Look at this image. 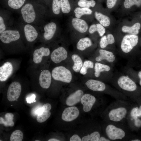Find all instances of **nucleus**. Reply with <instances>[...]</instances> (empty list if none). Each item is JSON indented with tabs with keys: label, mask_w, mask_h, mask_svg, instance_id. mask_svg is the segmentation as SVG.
I'll return each instance as SVG.
<instances>
[{
	"label": "nucleus",
	"mask_w": 141,
	"mask_h": 141,
	"mask_svg": "<svg viewBox=\"0 0 141 141\" xmlns=\"http://www.w3.org/2000/svg\"><path fill=\"white\" fill-rule=\"evenodd\" d=\"M0 46L8 54H20L27 49L19 29L12 26L0 34Z\"/></svg>",
	"instance_id": "1"
},
{
	"label": "nucleus",
	"mask_w": 141,
	"mask_h": 141,
	"mask_svg": "<svg viewBox=\"0 0 141 141\" xmlns=\"http://www.w3.org/2000/svg\"><path fill=\"white\" fill-rule=\"evenodd\" d=\"M132 105L128 99H116L104 111L103 115L105 120L124 124Z\"/></svg>",
	"instance_id": "2"
},
{
	"label": "nucleus",
	"mask_w": 141,
	"mask_h": 141,
	"mask_svg": "<svg viewBox=\"0 0 141 141\" xmlns=\"http://www.w3.org/2000/svg\"><path fill=\"white\" fill-rule=\"evenodd\" d=\"M19 12L21 21L38 26L45 23L48 14L43 6L30 2L25 4Z\"/></svg>",
	"instance_id": "3"
},
{
	"label": "nucleus",
	"mask_w": 141,
	"mask_h": 141,
	"mask_svg": "<svg viewBox=\"0 0 141 141\" xmlns=\"http://www.w3.org/2000/svg\"><path fill=\"white\" fill-rule=\"evenodd\" d=\"M105 136L111 141H129L132 137L129 128L124 124L105 120Z\"/></svg>",
	"instance_id": "4"
},
{
	"label": "nucleus",
	"mask_w": 141,
	"mask_h": 141,
	"mask_svg": "<svg viewBox=\"0 0 141 141\" xmlns=\"http://www.w3.org/2000/svg\"><path fill=\"white\" fill-rule=\"evenodd\" d=\"M20 31L27 50H32L35 43L38 41L40 33L38 26L21 21L16 24Z\"/></svg>",
	"instance_id": "5"
},
{
	"label": "nucleus",
	"mask_w": 141,
	"mask_h": 141,
	"mask_svg": "<svg viewBox=\"0 0 141 141\" xmlns=\"http://www.w3.org/2000/svg\"><path fill=\"white\" fill-rule=\"evenodd\" d=\"M38 26L40 33L38 42L41 43L45 44L52 40L58 32L57 24L54 21L45 22Z\"/></svg>",
	"instance_id": "6"
},
{
	"label": "nucleus",
	"mask_w": 141,
	"mask_h": 141,
	"mask_svg": "<svg viewBox=\"0 0 141 141\" xmlns=\"http://www.w3.org/2000/svg\"><path fill=\"white\" fill-rule=\"evenodd\" d=\"M30 77L38 79L40 86L44 89H48L50 87L51 81V74L47 69L42 68V66L36 67L32 66Z\"/></svg>",
	"instance_id": "7"
},
{
	"label": "nucleus",
	"mask_w": 141,
	"mask_h": 141,
	"mask_svg": "<svg viewBox=\"0 0 141 141\" xmlns=\"http://www.w3.org/2000/svg\"><path fill=\"white\" fill-rule=\"evenodd\" d=\"M116 86L126 97L134 99L132 93L137 90V86L128 76L123 75L119 77L116 81Z\"/></svg>",
	"instance_id": "8"
},
{
	"label": "nucleus",
	"mask_w": 141,
	"mask_h": 141,
	"mask_svg": "<svg viewBox=\"0 0 141 141\" xmlns=\"http://www.w3.org/2000/svg\"><path fill=\"white\" fill-rule=\"evenodd\" d=\"M31 52L32 66L36 67L42 66L45 58L50 54V48L44 43L33 48Z\"/></svg>",
	"instance_id": "9"
},
{
	"label": "nucleus",
	"mask_w": 141,
	"mask_h": 141,
	"mask_svg": "<svg viewBox=\"0 0 141 141\" xmlns=\"http://www.w3.org/2000/svg\"><path fill=\"white\" fill-rule=\"evenodd\" d=\"M20 62L17 60H9L4 62L0 67V81H7L18 69Z\"/></svg>",
	"instance_id": "10"
},
{
	"label": "nucleus",
	"mask_w": 141,
	"mask_h": 141,
	"mask_svg": "<svg viewBox=\"0 0 141 141\" xmlns=\"http://www.w3.org/2000/svg\"><path fill=\"white\" fill-rule=\"evenodd\" d=\"M52 77L55 80L69 83L72 79L70 71L63 66H58L54 68L51 73Z\"/></svg>",
	"instance_id": "11"
},
{
	"label": "nucleus",
	"mask_w": 141,
	"mask_h": 141,
	"mask_svg": "<svg viewBox=\"0 0 141 141\" xmlns=\"http://www.w3.org/2000/svg\"><path fill=\"white\" fill-rule=\"evenodd\" d=\"M14 18L11 11L1 9L0 11V34L7 29L13 26Z\"/></svg>",
	"instance_id": "12"
},
{
	"label": "nucleus",
	"mask_w": 141,
	"mask_h": 141,
	"mask_svg": "<svg viewBox=\"0 0 141 141\" xmlns=\"http://www.w3.org/2000/svg\"><path fill=\"white\" fill-rule=\"evenodd\" d=\"M138 38L137 35L128 34L123 38L121 44L122 51L127 53L129 52L138 44Z\"/></svg>",
	"instance_id": "13"
},
{
	"label": "nucleus",
	"mask_w": 141,
	"mask_h": 141,
	"mask_svg": "<svg viewBox=\"0 0 141 141\" xmlns=\"http://www.w3.org/2000/svg\"><path fill=\"white\" fill-rule=\"evenodd\" d=\"M22 90V86L18 81L13 82L9 86L7 91V97L10 101H15L19 97Z\"/></svg>",
	"instance_id": "14"
},
{
	"label": "nucleus",
	"mask_w": 141,
	"mask_h": 141,
	"mask_svg": "<svg viewBox=\"0 0 141 141\" xmlns=\"http://www.w3.org/2000/svg\"><path fill=\"white\" fill-rule=\"evenodd\" d=\"M67 56V52L64 48L59 46L54 49L50 54L51 60L56 64L58 63L65 60Z\"/></svg>",
	"instance_id": "15"
},
{
	"label": "nucleus",
	"mask_w": 141,
	"mask_h": 141,
	"mask_svg": "<svg viewBox=\"0 0 141 141\" xmlns=\"http://www.w3.org/2000/svg\"><path fill=\"white\" fill-rule=\"evenodd\" d=\"M97 100L94 96L89 94H86L82 96L81 102L83 105V110L85 112L90 111L95 104Z\"/></svg>",
	"instance_id": "16"
},
{
	"label": "nucleus",
	"mask_w": 141,
	"mask_h": 141,
	"mask_svg": "<svg viewBox=\"0 0 141 141\" xmlns=\"http://www.w3.org/2000/svg\"><path fill=\"white\" fill-rule=\"evenodd\" d=\"M79 111L75 107H71L66 108L62 115V119L64 121L70 122L76 119L79 116Z\"/></svg>",
	"instance_id": "17"
},
{
	"label": "nucleus",
	"mask_w": 141,
	"mask_h": 141,
	"mask_svg": "<svg viewBox=\"0 0 141 141\" xmlns=\"http://www.w3.org/2000/svg\"><path fill=\"white\" fill-rule=\"evenodd\" d=\"M71 23L74 29L80 33H85L89 29L87 22L80 18L76 17L73 18L71 20Z\"/></svg>",
	"instance_id": "18"
},
{
	"label": "nucleus",
	"mask_w": 141,
	"mask_h": 141,
	"mask_svg": "<svg viewBox=\"0 0 141 141\" xmlns=\"http://www.w3.org/2000/svg\"><path fill=\"white\" fill-rule=\"evenodd\" d=\"M83 91L79 90L70 95L66 101V104L68 106H72L79 102L84 95Z\"/></svg>",
	"instance_id": "19"
},
{
	"label": "nucleus",
	"mask_w": 141,
	"mask_h": 141,
	"mask_svg": "<svg viewBox=\"0 0 141 141\" xmlns=\"http://www.w3.org/2000/svg\"><path fill=\"white\" fill-rule=\"evenodd\" d=\"M99 55L95 58L96 61L97 62H99L103 60H106L109 62H112L115 60L114 55L111 51L101 49L99 50Z\"/></svg>",
	"instance_id": "20"
},
{
	"label": "nucleus",
	"mask_w": 141,
	"mask_h": 141,
	"mask_svg": "<svg viewBox=\"0 0 141 141\" xmlns=\"http://www.w3.org/2000/svg\"><path fill=\"white\" fill-rule=\"evenodd\" d=\"M26 0H8L7 2L9 10L18 11L19 12L24 5Z\"/></svg>",
	"instance_id": "21"
},
{
	"label": "nucleus",
	"mask_w": 141,
	"mask_h": 141,
	"mask_svg": "<svg viewBox=\"0 0 141 141\" xmlns=\"http://www.w3.org/2000/svg\"><path fill=\"white\" fill-rule=\"evenodd\" d=\"M92 45V41L90 38L85 37L80 39L77 44V48L81 51H83L91 46Z\"/></svg>",
	"instance_id": "22"
},
{
	"label": "nucleus",
	"mask_w": 141,
	"mask_h": 141,
	"mask_svg": "<svg viewBox=\"0 0 141 141\" xmlns=\"http://www.w3.org/2000/svg\"><path fill=\"white\" fill-rule=\"evenodd\" d=\"M94 15L96 19L104 27H107L110 25V19L107 15L97 11L95 12Z\"/></svg>",
	"instance_id": "23"
},
{
	"label": "nucleus",
	"mask_w": 141,
	"mask_h": 141,
	"mask_svg": "<svg viewBox=\"0 0 141 141\" xmlns=\"http://www.w3.org/2000/svg\"><path fill=\"white\" fill-rule=\"evenodd\" d=\"M141 27L140 24L139 22L134 24L131 27L124 26L122 28V31L123 32L131 34L137 35L139 33V30Z\"/></svg>",
	"instance_id": "24"
},
{
	"label": "nucleus",
	"mask_w": 141,
	"mask_h": 141,
	"mask_svg": "<svg viewBox=\"0 0 141 141\" xmlns=\"http://www.w3.org/2000/svg\"><path fill=\"white\" fill-rule=\"evenodd\" d=\"M115 41L113 35L111 34H109L107 36L105 35L102 37L99 42V45L101 48L103 49L109 44L114 43Z\"/></svg>",
	"instance_id": "25"
},
{
	"label": "nucleus",
	"mask_w": 141,
	"mask_h": 141,
	"mask_svg": "<svg viewBox=\"0 0 141 141\" xmlns=\"http://www.w3.org/2000/svg\"><path fill=\"white\" fill-rule=\"evenodd\" d=\"M88 31L89 33L91 34L97 31L99 36L102 37L105 32V29L104 27L100 23L91 25L89 28Z\"/></svg>",
	"instance_id": "26"
},
{
	"label": "nucleus",
	"mask_w": 141,
	"mask_h": 141,
	"mask_svg": "<svg viewBox=\"0 0 141 141\" xmlns=\"http://www.w3.org/2000/svg\"><path fill=\"white\" fill-rule=\"evenodd\" d=\"M110 69V67L108 65L97 62L95 64V75L96 77H99L101 72L103 71L108 72Z\"/></svg>",
	"instance_id": "27"
},
{
	"label": "nucleus",
	"mask_w": 141,
	"mask_h": 141,
	"mask_svg": "<svg viewBox=\"0 0 141 141\" xmlns=\"http://www.w3.org/2000/svg\"><path fill=\"white\" fill-rule=\"evenodd\" d=\"M61 11V0H52L51 14L53 16H56L60 14Z\"/></svg>",
	"instance_id": "28"
},
{
	"label": "nucleus",
	"mask_w": 141,
	"mask_h": 141,
	"mask_svg": "<svg viewBox=\"0 0 141 141\" xmlns=\"http://www.w3.org/2000/svg\"><path fill=\"white\" fill-rule=\"evenodd\" d=\"M75 17L80 18L83 15H90L92 13V10L90 8L78 7L76 8L74 10Z\"/></svg>",
	"instance_id": "29"
},
{
	"label": "nucleus",
	"mask_w": 141,
	"mask_h": 141,
	"mask_svg": "<svg viewBox=\"0 0 141 141\" xmlns=\"http://www.w3.org/2000/svg\"><path fill=\"white\" fill-rule=\"evenodd\" d=\"M74 64L72 67L73 70L76 72H79L83 65V62L81 58L77 55L74 54L72 56Z\"/></svg>",
	"instance_id": "30"
},
{
	"label": "nucleus",
	"mask_w": 141,
	"mask_h": 141,
	"mask_svg": "<svg viewBox=\"0 0 141 141\" xmlns=\"http://www.w3.org/2000/svg\"><path fill=\"white\" fill-rule=\"evenodd\" d=\"M14 117V115L11 113H6L5 115V119L2 117H0V124H3L5 126H13L14 125L13 121Z\"/></svg>",
	"instance_id": "31"
},
{
	"label": "nucleus",
	"mask_w": 141,
	"mask_h": 141,
	"mask_svg": "<svg viewBox=\"0 0 141 141\" xmlns=\"http://www.w3.org/2000/svg\"><path fill=\"white\" fill-rule=\"evenodd\" d=\"M101 136L99 132L97 131L88 134L87 135L83 137L82 138L83 141H99Z\"/></svg>",
	"instance_id": "32"
},
{
	"label": "nucleus",
	"mask_w": 141,
	"mask_h": 141,
	"mask_svg": "<svg viewBox=\"0 0 141 141\" xmlns=\"http://www.w3.org/2000/svg\"><path fill=\"white\" fill-rule=\"evenodd\" d=\"M96 4L95 1L94 0H79L77 3L79 7L87 8L94 7Z\"/></svg>",
	"instance_id": "33"
},
{
	"label": "nucleus",
	"mask_w": 141,
	"mask_h": 141,
	"mask_svg": "<svg viewBox=\"0 0 141 141\" xmlns=\"http://www.w3.org/2000/svg\"><path fill=\"white\" fill-rule=\"evenodd\" d=\"M23 134L21 131L16 130L11 134L10 139V141H21L23 138Z\"/></svg>",
	"instance_id": "34"
},
{
	"label": "nucleus",
	"mask_w": 141,
	"mask_h": 141,
	"mask_svg": "<svg viewBox=\"0 0 141 141\" xmlns=\"http://www.w3.org/2000/svg\"><path fill=\"white\" fill-rule=\"evenodd\" d=\"M61 11L64 14H68L71 10L69 0H61Z\"/></svg>",
	"instance_id": "35"
},
{
	"label": "nucleus",
	"mask_w": 141,
	"mask_h": 141,
	"mask_svg": "<svg viewBox=\"0 0 141 141\" xmlns=\"http://www.w3.org/2000/svg\"><path fill=\"white\" fill-rule=\"evenodd\" d=\"M94 64L90 60L85 61L83 63L80 73L83 75H85L87 72V69L89 68H92Z\"/></svg>",
	"instance_id": "36"
},
{
	"label": "nucleus",
	"mask_w": 141,
	"mask_h": 141,
	"mask_svg": "<svg viewBox=\"0 0 141 141\" xmlns=\"http://www.w3.org/2000/svg\"><path fill=\"white\" fill-rule=\"evenodd\" d=\"M134 5L140 7L141 5V0H125L124 3V7L126 9L129 8Z\"/></svg>",
	"instance_id": "37"
},
{
	"label": "nucleus",
	"mask_w": 141,
	"mask_h": 141,
	"mask_svg": "<svg viewBox=\"0 0 141 141\" xmlns=\"http://www.w3.org/2000/svg\"><path fill=\"white\" fill-rule=\"evenodd\" d=\"M51 113L49 111H44L40 114L38 115L37 120L39 123H42L46 121L50 116Z\"/></svg>",
	"instance_id": "38"
},
{
	"label": "nucleus",
	"mask_w": 141,
	"mask_h": 141,
	"mask_svg": "<svg viewBox=\"0 0 141 141\" xmlns=\"http://www.w3.org/2000/svg\"><path fill=\"white\" fill-rule=\"evenodd\" d=\"M117 0H107V5L108 8L111 9L115 5Z\"/></svg>",
	"instance_id": "39"
},
{
	"label": "nucleus",
	"mask_w": 141,
	"mask_h": 141,
	"mask_svg": "<svg viewBox=\"0 0 141 141\" xmlns=\"http://www.w3.org/2000/svg\"><path fill=\"white\" fill-rule=\"evenodd\" d=\"M36 96L34 94L30 96L27 98L26 100L28 103H31L35 102Z\"/></svg>",
	"instance_id": "40"
},
{
	"label": "nucleus",
	"mask_w": 141,
	"mask_h": 141,
	"mask_svg": "<svg viewBox=\"0 0 141 141\" xmlns=\"http://www.w3.org/2000/svg\"><path fill=\"white\" fill-rule=\"evenodd\" d=\"M70 141H82L79 136L77 134H75L73 135L70 139Z\"/></svg>",
	"instance_id": "41"
},
{
	"label": "nucleus",
	"mask_w": 141,
	"mask_h": 141,
	"mask_svg": "<svg viewBox=\"0 0 141 141\" xmlns=\"http://www.w3.org/2000/svg\"><path fill=\"white\" fill-rule=\"evenodd\" d=\"M44 111H49L51 109V106L49 103H46L44 104L42 107Z\"/></svg>",
	"instance_id": "42"
},
{
	"label": "nucleus",
	"mask_w": 141,
	"mask_h": 141,
	"mask_svg": "<svg viewBox=\"0 0 141 141\" xmlns=\"http://www.w3.org/2000/svg\"><path fill=\"white\" fill-rule=\"evenodd\" d=\"M44 111L42 107H40L36 110L35 113L38 115L42 114Z\"/></svg>",
	"instance_id": "43"
},
{
	"label": "nucleus",
	"mask_w": 141,
	"mask_h": 141,
	"mask_svg": "<svg viewBox=\"0 0 141 141\" xmlns=\"http://www.w3.org/2000/svg\"><path fill=\"white\" fill-rule=\"evenodd\" d=\"M99 141H110V140L105 136H101Z\"/></svg>",
	"instance_id": "44"
},
{
	"label": "nucleus",
	"mask_w": 141,
	"mask_h": 141,
	"mask_svg": "<svg viewBox=\"0 0 141 141\" xmlns=\"http://www.w3.org/2000/svg\"><path fill=\"white\" fill-rule=\"evenodd\" d=\"M139 77L140 79L139 84L141 86V71H139L138 74Z\"/></svg>",
	"instance_id": "45"
},
{
	"label": "nucleus",
	"mask_w": 141,
	"mask_h": 141,
	"mask_svg": "<svg viewBox=\"0 0 141 141\" xmlns=\"http://www.w3.org/2000/svg\"><path fill=\"white\" fill-rule=\"evenodd\" d=\"M48 141H59L60 140L57 139H56L53 138H51L50 139H49L48 140Z\"/></svg>",
	"instance_id": "46"
},
{
	"label": "nucleus",
	"mask_w": 141,
	"mask_h": 141,
	"mask_svg": "<svg viewBox=\"0 0 141 141\" xmlns=\"http://www.w3.org/2000/svg\"><path fill=\"white\" fill-rule=\"evenodd\" d=\"M139 109L140 115V116H141V104L139 105Z\"/></svg>",
	"instance_id": "47"
},
{
	"label": "nucleus",
	"mask_w": 141,
	"mask_h": 141,
	"mask_svg": "<svg viewBox=\"0 0 141 141\" xmlns=\"http://www.w3.org/2000/svg\"><path fill=\"white\" fill-rule=\"evenodd\" d=\"M35 141H39V140H35Z\"/></svg>",
	"instance_id": "48"
},
{
	"label": "nucleus",
	"mask_w": 141,
	"mask_h": 141,
	"mask_svg": "<svg viewBox=\"0 0 141 141\" xmlns=\"http://www.w3.org/2000/svg\"><path fill=\"white\" fill-rule=\"evenodd\" d=\"M140 17H141V16H140Z\"/></svg>",
	"instance_id": "49"
}]
</instances>
